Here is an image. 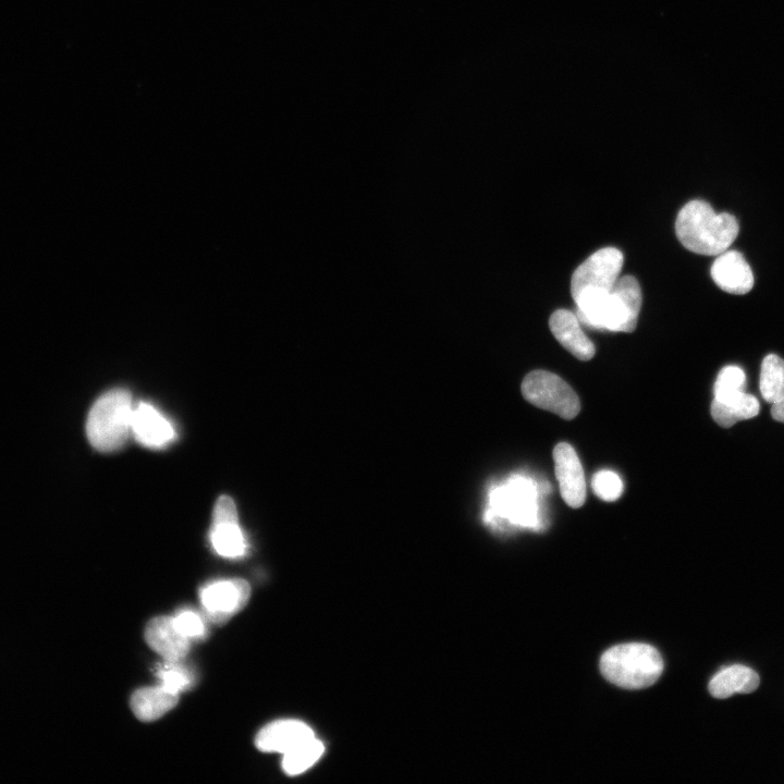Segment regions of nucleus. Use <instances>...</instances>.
<instances>
[{"label": "nucleus", "mask_w": 784, "mask_h": 784, "mask_svg": "<svg viewBox=\"0 0 784 784\" xmlns=\"http://www.w3.org/2000/svg\"><path fill=\"white\" fill-rule=\"evenodd\" d=\"M595 494L603 501L613 502L623 492V482L617 474L611 470L596 473L591 481Z\"/></svg>", "instance_id": "nucleus-22"}, {"label": "nucleus", "mask_w": 784, "mask_h": 784, "mask_svg": "<svg viewBox=\"0 0 784 784\" xmlns=\"http://www.w3.org/2000/svg\"><path fill=\"white\" fill-rule=\"evenodd\" d=\"M576 314L567 309L555 310L549 320L552 334L558 342L579 360L595 356L593 343L584 333Z\"/></svg>", "instance_id": "nucleus-15"}, {"label": "nucleus", "mask_w": 784, "mask_h": 784, "mask_svg": "<svg viewBox=\"0 0 784 784\" xmlns=\"http://www.w3.org/2000/svg\"><path fill=\"white\" fill-rule=\"evenodd\" d=\"M522 394L530 404L554 413L564 419L575 418L580 402L568 383L547 370H534L522 382Z\"/></svg>", "instance_id": "nucleus-7"}, {"label": "nucleus", "mask_w": 784, "mask_h": 784, "mask_svg": "<svg viewBox=\"0 0 784 784\" xmlns=\"http://www.w3.org/2000/svg\"><path fill=\"white\" fill-rule=\"evenodd\" d=\"M771 415L774 420L784 422V399L777 403L772 404Z\"/></svg>", "instance_id": "nucleus-25"}, {"label": "nucleus", "mask_w": 784, "mask_h": 784, "mask_svg": "<svg viewBox=\"0 0 784 784\" xmlns=\"http://www.w3.org/2000/svg\"><path fill=\"white\" fill-rule=\"evenodd\" d=\"M133 401L125 389H112L100 395L89 409L86 436L99 452L120 450L132 434Z\"/></svg>", "instance_id": "nucleus-4"}, {"label": "nucleus", "mask_w": 784, "mask_h": 784, "mask_svg": "<svg viewBox=\"0 0 784 784\" xmlns=\"http://www.w3.org/2000/svg\"><path fill=\"white\" fill-rule=\"evenodd\" d=\"M210 540L221 556L235 559L245 554L246 541L238 525L236 506L228 495L220 497L213 507Z\"/></svg>", "instance_id": "nucleus-9"}, {"label": "nucleus", "mask_w": 784, "mask_h": 784, "mask_svg": "<svg viewBox=\"0 0 784 784\" xmlns=\"http://www.w3.org/2000/svg\"><path fill=\"white\" fill-rule=\"evenodd\" d=\"M324 745L313 737L284 754L283 771L289 775H297L309 769L323 754Z\"/></svg>", "instance_id": "nucleus-20"}, {"label": "nucleus", "mask_w": 784, "mask_h": 784, "mask_svg": "<svg viewBox=\"0 0 784 784\" xmlns=\"http://www.w3.org/2000/svg\"><path fill=\"white\" fill-rule=\"evenodd\" d=\"M739 232L736 218L727 212L716 213L705 200L688 201L678 212L675 233L688 250L707 256L725 252Z\"/></svg>", "instance_id": "nucleus-2"}, {"label": "nucleus", "mask_w": 784, "mask_h": 784, "mask_svg": "<svg viewBox=\"0 0 784 784\" xmlns=\"http://www.w3.org/2000/svg\"><path fill=\"white\" fill-rule=\"evenodd\" d=\"M173 620L179 630L189 639L200 638L205 634L201 618L192 611H182Z\"/></svg>", "instance_id": "nucleus-23"}, {"label": "nucleus", "mask_w": 784, "mask_h": 784, "mask_svg": "<svg viewBox=\"0 0 784 784\" xmlns=\"http://www.w3.org/2000/svg\"><path fill=\"white\" fill-rule=\"evenodd\" d=\"M641 289L633 275L618 278L607 295L577 307L580 323L614 332H633L641 307Z\"/></svg>", "instance_id": "nucleus-3"}, {"label": "nucleus", "mask_w": 784, "mask_h": 784, "mask_svg": "<svg viewBox=\"0 0 784 784\" xmlns=\"http://www.w3.org/2000/svg\"><path fill=\"white\" fill-rule=\"evenodd\" d=\"M553 461L562 499L573 509L580 507L586 500V482L576 451L571 444L560 442L553 449Z\"/></svg>", "instance_id": "nucleus-10"}, {"label": "nucleus", "mask_w": 784, "mask_h": 784, "mask_svg": "<svg viewBox=\"0 0 784 784\" xmlns=\"http://www.w3.org/2000/svg\"><path fill=\"white\" fill-rule=\"evenodd\" d=\"M179 701V694L163 686L137 689L131 697V709L143 722H151L173 709Z\"/></svg>", "instance_id": "nucleus-17"}, {"label": "nucleus", "mask_w": 784, "mask_h": 784, "mask_svg": "<svg viewBox=\"0 0 784 784\" xmlns=\"http://www.w3.org/2000/svg\"><path fill=\"white\" fill-rule=\"evenodd\" d=\"M623 261L621 250L604 247L581 262L571 280V294L576 305L611 292L620 278Z\"/></svg>", "instance_id": "nucleus-6"}, {"label": "nucleus", "mask_w": 784, "mask_h": 784, "mask_svg": "<svg viewBox=\"0 0 784 784\" xmlns=\"http://www.w3.org/2000/svg\"><path fill=\"white\" fill-rule=\"evenodd\" d=\"M158 676L161 686L175 694H179L191 684L189 676L177 666L164 667L159 671Z\"/></svg>", "instance_id": "nucleus-24"}, {"label": "nucleus", "mask_w": 784, "mask_h": 784, "mask_svg": "<svg viewBox=\"0 0 784 784\" xmlns=\"http://www.w3.org/2000/svg\"><path fill=\"white\" fill-rule=\"evenodd\" d=\"M759 411V401L744 391L726 399H713L710 407L713 420L724 428L750 419L757 416Z\"/></svg>", "instance_id": "nucleus-18"}, {"label": "nucleus", "mask_w": 784, "mask_h": 784, "mask_svg": "<svg viewBox=\"0 0 784 784\" xmlns=\"http://www.w3.org/2000/svg\"><path fill=\"white\" fill-rule=\"evenodd\" d=\"M539 492V487L530 478L520 475H513L492 486L482 515L485 524L495 531L515 527L541 529Z\"/></svg>", "instance_id": "nucleus-1"}, {"label": "nucleus", "mask_w": 784, "mask_h": 784, "mask_svg": "<svg viewBox=\"0 0 784 784\" xmlns=\"http://www.w3.org/2000/svg\"><path fill=\"white\" fill-rule=\"evenodd\" d=\"M145 639L154 651L170 663L181 661L191 648L189 638L179 630L170 616L150 620L145 628Z\"/></svg>", "instance_id": "nucleus-13"}, {"label": "nucleus", "mask_w": 784, "mask_h": 784, "mask_svg": "<svg viewBox=\"0 0 784 784\" xmlns=\"http://www.w3.org/2000/svg\"><path fill=\"white\" fill-rule=\"evenodd\" d=\"M759 387L768 403L774 404L784 399V360L777 355L769 354L763 358Z\"/></svg>", "instance_id": "nucleus-19"}, {"label": "nucleus", "mask_w": 784, "mask_h": 784, "mask_svg": "<svg viewBox=\"0 0 784 784\" xmlns=\"http://www.w3.org/2000/svg\"><path fill=\"white\" fill-rule=\"evenodd\" d=\"M745 372L737 366H726L718 375L714 383V399H726L744 391Z\"/></svg>", "instance_id": "nucleus-21"}, {"label": "nucleus", "mask_w": 784, "mask_h": 784, "mask_svg": "<svg viewBox=\"0 0 784 784\" xmlns=\"http://www.w3.org/2000/svg\"><path fill=\"white\" fill-rule=\"evenodd\" d=\"M760 684L759 675L750 667L734 664L715 674L708 685L709 693L718 699H726L732 695L750 694Z\"/></svg>", "instance_id": "nucleus-16"}, {"label": "nucleus", "mask_w": 784, "mask_h": 784, "mask_svg": "<svg viewBox=\"0 0 784 784\" xmlns=\"http://www.w3.org/2000/svg\"><path fill=\"white\" fill-rule=\"evenodd\" d=\"M313 737L314 731L306 723L298 720H279L258 732L255 745L260 751L284 755Z\"/></svg>", "instance_id": "nucleus-14"}, {"label": "nucleus", "mask_w": 784, "mask_h": 784, "mask_svg": "<svg viewBox=\"0 0 784 784\" xmlns=\"http://www.w3.org/2000/svg\"><path fill=\"white\" fill-rule=\"evenodd\" d=\"M711 277L721 290L735 295L746 294L754 286L751 268L737 250L719 254L711 266Z\"/></svg>", "instance_id": "nucleus-12"}, {"label": "nucleus", "mask_w": 784, "mask_h": 784, "mask_svg": "<svg viewBox=\"0 0 784 784\" xmlns=\"http://www.w3.org/2000/svg\"><path fill=\"white\" fill-rule=\"evenodd\" d=\"M250 587L241 578L219 580L201 589L200 601L209 621L222 624L248 602Z\"/></svg>", "instance_id": "nucleus-8"}, {"label": "nucleus", "mask_w": 784, "mask_h": 784, "mask_svg": "<svg viewBox=\"0 0 784 784\" xmlns=\"http://www.w3.org/2000/svg\"><path fill=\"white\" fill-rule=\"evenodd\" d=\"M132 436L147 448L160 449L171 443L176 433L161 412L149 403L140 402L133 409Z\"/></svg>", "instance_id": "nucleus-11"}, {"label": "nucleus", "mask_w": 784, "mask_h": 784, "mask_svg": "<svg viewBox=\"0 0 784 784\" xmlns=\"http://www.w3.org/2000/svg\"><path fill=\"white\" fill-rule=\"evenodd\" d=\"M600 671L612 684L627 689L654 684L663 671L660 652L652 646L629 642L608 649L600 659Z\"/></svg>", "instance_id": "nucleus-5"}]
</instances>
